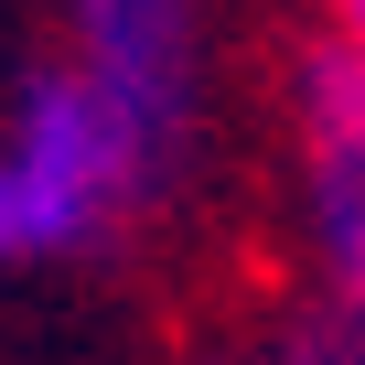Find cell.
<instances>
[{
    "label": "cell",
    "instance_id": "1",
    "mask_svg": "<svg viewBox=\"0 0 365 365\" xmlns=\"http://www.w3.org/2000/svg\"><path fill=\"white\" fill-rule=\"evenodd\" d=\"M65 76L118 118L140 182L161 194L215 108V0H65Z\"/></svg>",
    "mask_w": 365,
    "mask_h": 365
},
{
    "label": "cell",
    "instance_id": "2",
    "mask_svg": "<svg viewBox=\"0 0 365 365\" xmlns=\"http://www.w3.org/2000/svg\"><path fill=\"white\" fill-rule=\"evenodd\" d=\"M0 182H11V215H22V258H76V247H97L150 194L140 161H129V140H118V118L65 65L22 76L11 140H0Z\"/></svg>",
    "mask_w": 365,
    "mask_h": 365
},
{
    "label": "cell",
    "instance_id": "3",
    "mask_svg": "<svg viewBox=\"0 0 365 365\" xmlns=\"http://www.w3.org/2000/svg\"><path fill=\"white\" fill-rule=\"evenodd\" d=\"M290 129H301V247L322 301L365 322V65L344 43H312L290 76Z\"/></svg>",
    "mask_w": 365,
    "mask_h": 365
},
{
    "label": "cell",
    "instance_id": "4",
    "mask_svg": "<svg viewBox=\"0 0 365 365\" xmlns=\"http://www.w3.org/2000/svg\"><path fill=\"white\" fill-rule=\"evenodd\" d=\"M237 365H365V322H344V312H301L290 333H269V344L237 354Z\"/></svg>",
    "mask_w": 365,
    "mask_h": 365
},
{
    "label": "cell",
    "instance_id": "5",
    "mask_svg": "<svg viewBox=\"0 0 365 365\" xmlns=\"http://www.w3.org/2000/svg\"><path fill=\"white\" fill-rule=\"evenodd\" d=\"M322 43H344V54L365 65V0H333V33H322Z\"/></svg>",
    "mask_w": 365,
    "mask_h": 365
},
{
    "label": "cell",
    "instance_id": "6",
    "mask_svg": "<svg viewBox=\"0 0 365 365\" xmlns=\"http://www.w3.org/2000/svg\"><path fill=\"white\" fill-rule=\"evenodd\" d=\"M22 258V215H11V182H0V269Z\"/></svg>",
    "mask_w": 365,
    "mask_h": 365
}]
</instances>
